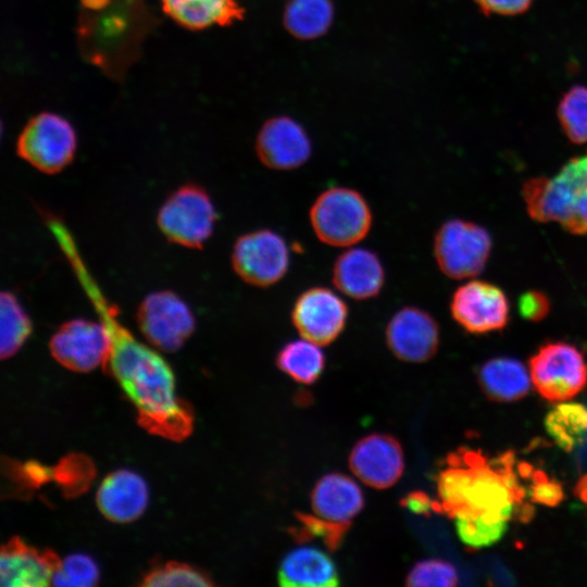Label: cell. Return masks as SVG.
<instances>
[{
  "label": "cell",
  "instance_id": "7a4b0ae2",
  "mask_svg": "<svg viewBox=\"0 0 587 587\" xmlns=\"http://www.w3.org/2000/svg\"><path fill=\"white\" fill-rule=\"evenodd\" d=\"M522 196L533 220L587 235V151L569 160L553 176L527 179Z\"/></svg>",
  "mask_w": 587,
  "mask_h": 587
},
{
  "label": "cell",
  "instance_id": "3957f363",
  "mask_svg": "<svg viewBox=\"0 0 587 587\" xmlns=\"http://www.w3.org/2000/svg\"><path fill=\"white\" fill-rule=\"evenodd\" d=\"M315 236L333 247H349L366 237L372 227V210L365 198L347 187L321 192L309 212Z\"/></svg>",
  "mask_w": 587,
  "mask_h": 587
},
{
  "label": "cell",
  "instance_id": "4dcf8cb0",
  "mask_svg": "<svg viewBox=\"0 0 587 587\" xmlns=\"http://www.w3.org/2000/svg\"><path fill=\"white\" fill-rule=\"evenodd\" d=\"M99 572L95 561L82 553L71 554L60 561L54 572L52 584L55 586H95Z\"/></svg>",
  "mask_w": 587,
  "mask_h": 587
},
{
  "label": "cell",
  "instance_id": "cb8c5ba5",
  "mask_svg": "<svg viewBox=\"0 0 587 587\" xmlns=\"http://www.w3.org/2000/svg\"><path fill=\"white\" fill-rule=\"evenodd\" d=\"M333 16L334 8L330 0H288L284 23L295 37L313 39L327 32Z\"/></svg>",
  "mask_w": 587,
  "mask_h": 587
},
{
  "label": "cell",
  "instance_id": "d4e9b609",
  "mask_svg": "<svg viewBox=\"0 0 587 587\" xmlns=\"http://www.w3.org/2000/svg\"><path fill=\"white\" fill-rule=\"evenodd\" d=\"M545 427L557 446L570 452L587 436V407L575 402L559 403L547 413Z\"/></svg>",
  "mask_w": 587,
  "mask_h": 587
},
{
  "label": "cell",
  "instance_id": "52a82bcc",
  "mask_svg": "<svg viewBox=\"0 0 587 587\" xmlns=\"http://www.w3.org/2000/svg\"><path fill=\"white\" fill-rule=\"evenodd\" d=\"M533 385L548 401L572 399L587 385V361L582 351L564 341L540 346L529 359Z\"/></svg>",
  "mask_w": 587,
  "mask_h": 587
},
{
  "label": "cell",
  "instance_id": "277c9868",
  "mask_svg": "<svg viewBox=\"0 0 587 587\" xmlns=\"http://www.w3.org/2000/svg\"><path fill=\"white\" fill-rule=\"evenodd\" d=\"M216 210L209 193L195 184L174 190L158 212V227L172 243L201 248L211 237Z\"/></svg>",
  "mask_w": 587,
  "mask_h": 587
},
{
  "label": "cell",
  "instance_id": "e0dca14e",
  "mask_svg": "<svg viewBox=\"0 0 587 587\" xmlns=\"http://www.w3.org/2000/svg\"><path fill=\"white\" fill-rule=\"evenodd\" d=\"M332 280L337 290L354 300L376 297L385 284V270L378 255L369 249L351 248L335 260Z\"/></svg>",
  "mask_w": 587,
  "mask_h": 587
},
{
  "label": "cell",
  "instance_id": "ac0fdd59",
  "mask_svg": "<svg viewBox=\"0 0 587 587\" xmlns=\"http://www.w3.org/2000/svg\"><path fill=\"white\" fill-rule=\"evenodd\" d=\"M96 502L102 515L115 523L138 519L148 503V488L137 473L121 469L110 473L99 485Z\"/></svg>",
  "mask_w": 587,
  "mask_h": 587
},
{
  "label": "cell",
  "instance_id": "74e56055",
  "mask_svg": "<svg viewBox=\"0 0 587 587\" xmlns=\"http://www.w3.org/2000/svg\"><path fill=\"white\" fill-rule=\"evenodd\" d=\"M575 492L582 499V501L587 502V475L582 477V479L578 482Z\"/></svg>",
  "mask_w": 587,
  "mask_h": 587
},
{
  "label": "cell",
  "instance_id": "4fadbf2b",
  "mask_svg": "<svg viewBox=\"0 0 587 587\" xmlns=\"http://www.w3.org/2000/svg\"><path fill=\"white\" fill-rule=\"evenodd\" d=\"M385 337L389 350L399 360L421 363L437 352L439 327L427 311L404 307L389 320Z\"/></svg>",
  "mask_w": 587,
  "mask_h": 587
},
{
  "label": "cell",
  "instance_id": "f1b7e54d",
  "mask_svg": "<svg viewBox=\"0 0 587 587\" xmlns=\"http://www.w3.org/2000/svg\"><path fill=\"white\" fill-rule=\"evenodd\" d=\"M296 517L299 525L291 529L296 541L304 542L320 538L329 550H336L339 547L350 526L348 523H336L301 512H297Z\"/></svg>",
  "mask_w": 587,
  "mask_h": 587
},
{
  "label": "cell",
  "instance_id": "9a60e30c",
  "mask_svg": "<svg viewBox=\"0 0 587 587\" xmlns=\"http://www.w3.org/2000/svg\"><path fill=\"white\" fill-rule=\"evenodd\" d=\"M311 151V141L303 127L287 116L266 121L255 139L260 162L272 170H295L309 160Z\"/></svg>",
  "mask_w": 587,
  "mask_h": 587
},
{
  "label": "cell",
  "instance_id": "9c48e42d",
  "mask_svg": "<svg viewBox=\"0 0 587 587\" xmlns=\"http://www.w3.org/2000/svg\"><path fill=\"white\" fill-rule=\"evenodd\" d=\"M136 322L148 342L164 352L177 351L196 327L190 308L170 290L149 294L137 309Z\"/></svg>",
  "mask_w": 587,
  "mask_h": 587
},
{
  "label": "cell",
  "instance_id": "8fae6325",
  "mask_svg": "<svg viewBox=\"0 0 587 587\" xmlns=\"http://www.w3.org/2000/svg\"><path fill=\"white\" fill-rule=\"evenodd\" d=\"M49 348L53 359L64 367L89 372L104 364L111 349V336L102 321L73 319L52 335Z\"/></svg>",
  "mask_w": 587,
  "mask_h": 587
},
{
  "label": "cell",
  "instance_id": "83f0119b",
  "mask_svg": "<svg viewBox=\"0 0 587 587\" xmlns=\"http://www.w3.org/2000/svg\"><path fill=\"white\" fill-rule=\"evenodd\" d=\"M561 126L574 143L587 142V87L575 86L561 99L558 109Z\"/></svg>",
  "mask_w": 587,
  "mask_h": 587
},
{
  "label": "cell",
  "instance_id": "5bb4252c",
  "mask_svg": "<svg viewBox=\"0 0 587 587\" xmlns=\"http://www.w3.org/2000/svg\"><path fill=\"white\" fill-rule=\"evenodd\" d=\"M349 466L364 484L384 489L400 478L404 458L399 441L387 434H371L361 438L349 454Z\"/></svg>",
  "mask_w": 587,
  "mask_h": 587
},
{
  "label": "cell",
  "instance_id": "d6a6232c",
  "mask_svg": "<svg viewBox=\"0 0 587 587\" xmlns=\"http://www.w3.org/2000/svg\"><path fill=\"white\" fill-rule=\"evenodd\" d=\"M530 478L533 483L529 487V497L533 502L557 507L563 501L564 491L559 482L550 479L542 471H533Z\"/></svg>",
  "mask_w": 587,
  "mask_h": 587
},
{
  "label": "cell",
  "instance_id": "5b68a950",
  "mask_svg": "<svg viewBox=\"0 0 587 587\" xmlns=\"http://www.w3.org/2000/svg\"><path fill=\"white\" fill-rule=\"evenodd\" d=\"M77 148L72 124L53 112H40L23 127L16 140V153L45 174H57L74 159Z\"/></svg>",
  "mask_w": 587,
  "mask_h": 587
},
{
  "label": "cell",
  "instance_id": "1f68e13d",
  "mask_svg": "<svg viewBox=\"0 0 587 587\" xmlns=\"http://www.w3.org/2000/svg\"><path fill=\"white\" fill-rule=\"evenodd\" d=\"M405 584L411 587H450L458 584V574L454 566L444 560H423L412 566Z\"/></svg>",
  "mask_w": 587,
  "mask_h": 587
},
{
  "label": "cell",
  "instance_id": "7402d4cb",
  "mask_svg": "<svg viewBox=\"0 0 587 587\" xmlns=\"http://www.w3.org/2000/svg\"><path fill=\"white\" fill-rule=\"evenodd\" d=\"M485 395L498 402H511L526 396L530 388L526 367L516 359L499 357L485 362L478 371Z\"/></svg>",
  "mask_w": 587,
  "mask_h": 587
},
{
  "label": "cell",
  "instance_id": "836d02e7",
  "mask_svg": "<svg viewBox=\"0 0 587 587\" xmlns=\"http://www.w3.org/2000/svg\"><path fill=\"white\" fill-rule=\"evenodd\" d=\"M550 308L547 295L539 290L525 291L517 301L520 315L532 322H539L547 317Z\"/></svg>",
  "mask_w": 587,
  "mask_h": 587
},
{
  "label": "cell",
  "instance_id": "484cf974",
  "mask_svg": "<svg viewBox=\"0 0 587 587\" xmlns=\"http://www.w3.org/2000/svg\"><path fill=\"white\" fill-rule=\"evenodd\" d=\"M0 315V354L2 359H7L16 353L26 341L32 333V322L10 291L1 292Z\"/></svg>",
  "mask_w": 587,
  "mask_h": 587
},
{
  "label": "cell",
  "instance_id": "d590c367",
  "mask_svg": "<svg viewBox=\"0 0 587 587\" xmlns=\"http://www.w3.org/2000/svg\"><path fill=\"white\" fill-rule=\"evenodd\" d=\"M401 505L420 515H430L435 511V501L423 491L409 492L400 501Z\"/></svg>",
  "mask_w": 587,
  "mask_h": 587
},
{
  "label": "cell",
  "instance_id": "f546056e",
  "mask_svg": "<svg viewBox=\"0 0 587 587\" xmlns=\"http://www.w3.org/2000/svg\"><path fill=\"white\" fill-rule=\"evenodd\" d=\"M142 586H212L203 572L179 562H167L153 567L140 583Z\"/></svg>",
  "mask_w": 587,
  "mask_h": 587
},
{
  "label": "cell",
  "instance_id": "30bf717a",
  "mask_svg": "<svg viewBox=\"0 0 587 587\" xmlns=\"http://www.w3.org/2000/svg\"><path fill=\"white\" fill-rule=\"evenodd\" d=\"M453 320L467 333L479 335L503 329L510 319V302L495 284L470 280L459 286L450 301Z\"/></svg>",
  "mask_w": 587,
  "mask_h": 587
},
{
  "label": "cell",
  "instance_id": "7c38bea8",
  "mask_svg": "<svg viewBox=\"0 0 587 587\" xmlns=\"http://www.w3.org/2000/svg\"><path fill=\"white\" fill-rule=\"evenodd\" d=\"M290 317L302 338L319 346H326L336 340L345 329L348 307L329 288L316 286L297 297Z\"/></svg>",
  "mask_w": 587,
  "mask_h": 587
},
{
  "label": "cell",
  "instance_id": "8d00e7d4",
  "mask_svg": "<svg viewBox=\"0 0 587 587\" xmlns=\"http://www.w3.org/2000/svg\"><path fill=\"white\" fill-rule=\"evenodd\" d=\"M113 0H79L84 10L99 11L107 8Z\"/></svg>",
  "mask_w": 587,
  "mask_h": 587
},
{
  "label": "cell",
  "instance_id": "4316f807",
  "mask_svg": "<svg viewBox=\"0 0 587 587\" xmlns=\"http://www.w3.org/2000/svg\"><path fill=\"white\" fill-rule=\"evenodd\" d=\"M461 541L472 549L498 542L508 529V521L488 522L477 514L459 512L453 516Z\"/></svg>",
  "mask_w": 587,
  "mask_h": 587
},
{
  "label": "cell",
  "instance_id": "603a6c76",
  "mask_svg": "<svg viewBox=\"0 0 587 587\" xmlns=\"http://www.w3.org/2000/svg\"><path fill=\"white\" fill-rule=\"evenodd\" d=\"M320 347L304 338L289 341L277 352L276 365L295 382L311 385L325 369V355Z\"/></svg>",
  "mask_w": 587,
  "mask_h": 587
},
{
  "label": "cell",
  "instance_id": "8992f818",
  "mask_svg": "<svg viewBox=\"0 0 587 587\" xmlns=\"http://www.w3.org/2000/svg\"><path fill=\"white\" fill-rule=\"evenodd\" d=\"M492 241L488 230L477 223L452 218L437 229L434 238L436 263L453 279L474 277L486 266Z\"/></svg>",
  "mask_w": 587,
  "mask_h": 587
},
{
  "label": "cell",
  "instance_id": "44dd1931",
  "mask_svg": "<svg viewBox=\"0 0 587 587\" xmlns=\"http://www.w3.org/2000/svg\"><path fill=\"white\" fill-rule=\"evenodd\" d=\"M278 583L285 587H334L339 577L327 553L314 547H299L282 560Z\"/></svg>",
  "mask_w": 587,
  "mask_h": 587
},
{
  "label": "cell",
  "instance_id": "e575fe53",
  "mask_svg": "<svg viewBox=\"0 0 587 587\" xmlns=\"http://www.w3.org/2000/svg\"><path fill=\"white\" fill-rule=\"evenodd\" d=\"M486 13L515 15L526 11L533 0H476Z\"/></svg>",
  "mask_w": 587,
  "mask_h": 587
},
{
  "label": "cell",
  "instance_id": "6da1fadb",
  "mask_svg": "<svg viewBox=\"0 0 587 587\" xmlns=\"http://www.w3.org/2000/svg\"><path fill=\"white\" fill-rule=\"evenodd\" d=\"M93 299L102 309V322L111 336V349L102 366L134 404L139 424L166 439L178 441L188 437L192 430V412L175 392L170 365L121 326L108 305Z\"/></svg>",
  "mask_w": 587,
  "mask_h": 587
},
{
  "label": "cell",
  "instance_id": "d6986e66",
  "mask_svg": "<svg viewBox=\"0 0 587 587\" xmlns=\"http://www.w3.org/2000/svg\"><path fill=\"white\" fill-rule=\"evenodd\" d=\"M315 515L336 523H348L362 510L364 497L359 485L341 473L321 477L311 492Z\"/></svg>",
  "mask_w": 587,
  "mask_h": 587
},
{
  "label": "cell",
  "instance_id": "ffe728a7",
  "mask_svg": "<svg viewBox=\"0 0 587 587\" xmlns=\"http://www.w3.org/2000/svg\"><path fill=\"white\" fill-rule=\"evenodd\" d=\"M162 11L180 27L200 32L229 26L245 16L239 0H160Z\"/></svg>",
  "mask_w": 587,
  "mask_h": 587
},
{
  "label": "cell",
  "instance_id": "ba28073f",
  "mask_svg": "<svg viewBox=\"0 0 587 587\" xmlns=\"http://www.w3.org/2000/svg\"><path fill=\"white\" fill-rule=\"evenodd\" d=\"M230 260L235 273L245 283L266 288L287 274L290 252L279 234L272 229H257L237 238Z\"/></svg>",
  "mask_w": 587,
  "mask_h": 587
},
{
  "label": "cell",
  "instance_id": "2e32d148",
  "mask_svg": "<svg viewBox=\"0 0 587 587\" xmlns=\"http://www.w3.org/2000/svg\"><path fill=\"white\" fill-rule=\"evenodd\" d=\"M60 561L53 551L38 550L13 537L1 548L0 584L2 587L48 586Z\"/></svg>",
  "mask_w": 587,
  "mask_h": 587
}]
</instances>
